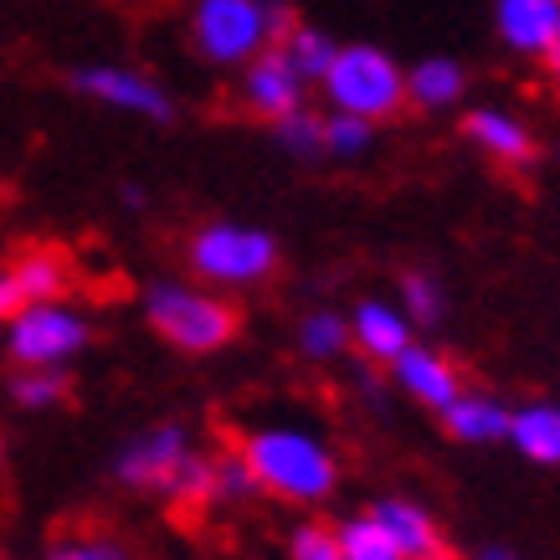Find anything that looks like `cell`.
Masks as SVG:
<instances>
[{"label":"cell","instance_id":"cell-1","mask_svg":"<svg viewBox=\"0 0 560 560\" xmlns=\"http://www.w3.org/2000/svg\"><path fill=\"white\" fill-rule=\"evenodd\" d=\"M237 453L247 463V474H253L257 493H272L283 504L314 510V504H324L329 493L340 489V458L314 427L299 422L253 427Z\"/></svg>","mask_w":560,"mask_h":560},{"label":"cell","instance_id":"cell-2","mask_svg":"<svg viewBox=\"0 0 560 560\" xmlns=\"http://www.w3.org/2000/svg\"><path fill=\"white\" fill-rule=\"evenodd\" d=\"M299 26L289 0H190V47L211 68H247Z\"/></svg>","mask_w":560,"mask_h":560},{"label":"cell","instance_id":"cell-3","mask_svg":"<svg viewBox=\"0 0 560 560\" xmlns=\"http://www.w3.org/2000/svg\"><path fill=\"white\" fill-rule=\"evenodd\" d=\"M139 308H144V324L180 355H217L242 329V314L226 293L186 283V278H154Z\"/></svg>","mask_w":560,"mask_h":560},{"label":"cell","instance_id":"cell-4","mask_svg":"<svg viewBox=\"0 0 560 560\" xmlns=\"http://www.w3.org/2000/svg\"><path fill=\"white\" fill-rule=\"evenodd\" d=\"M283 262V247L268 226H253V221H206L196 226L186 242V268L196 272L190 283L201 289H257L268 283Z\"/></svg>","mask_w":560,"mask_h":560},{"label":"cell","instance_id":"cell-5","mask_svg":"<svg viewBox=\"0 0 560 560\" xmlns=\"http://www.w3.org/2000/svg\"><path fill=\"white\" fill-rule=\"evenodd\" d=\"M319 88L329 98V114H350L365 124H386L407 108V68L371 42H345Z\"/></svg>","mask_w":560,"mask_h":560},{"label":"cell","instance_id":"cell-6","mask_svg":"<svg viewBox=\"0 0 560 560\" xmlns=\"http://www.w3.org/2000/svg\"><path fill=\"white\" fill-rule=\"evenodd\" d=\"M0 345L11 371H72V360L93 345V319L72 299L26 304L11 324H0Z\"/></svg>","mask_w":560,"mask_h":560},{"label":"cell","instance_id":"cell-7","mask_svg":"<svg viewBox=\"0 0 560 560\" xmlns=\"http://www.w3.org/2000/svg\"><path fill=\"white\" fill-rule=\"evenodd\" d=\"M190 453H196V442H190L186 422H150L129 442H119V453L108 458V478L139 499H171Z\"/></svg>","mask_w":560,"mask_h":560},{"label":"cell","instance_id":"cell-8","mask_svg":"<svg viewBox=\"0 0 560 560\" xmlns=\"http://www.w3.org/2000/svg\"><path fill=\"white\" fill-rule=\"evenodd\" d=\"M72 93L88 103H98L108 114L124 119H144V124H171L175 119V98L165 83H154L144 68H124V62H88L72 68Z\"/></svg>","mask_w":560,"mask_h":560},{"label":"cell","instance_id":"cell-9","mask_svg":"<svg viewBox=\"0 0 560 560\" xmlns=\"http://www.w3.org/2000/svg\"><path fill=\"white\" fill-rule=\"evenodd\" d=\"M381 525V535L390 540V550L401 560H458V550L447 545L442 525L432 520L427 504L407 499V493H386V499H375L371 510H365Z\"/></svg>","mask_w":560,"mask_h":560},{"label":"cell","instance_id":"cell-10","mask_svg":"<svg viewBox=\"0 0 560 560\" xmlns=\"http://www.w3.org/2000/svg\"><path fill=\"white\" fill-rule=\"evenodd\" d=\"M304 93H308V83L283 62L278 47L257 51L253 62L242 68V108L257 114L262 124H278V119H289V114H299Z\"/></svg>","mask_w":560,"mask_h":560},{"label":"cell","instance_id":"cell-11","mask_svg":"<svg viewBox=\"0 0 560 560\" xmlns=\"http://www.w3.org/2000/svg\"><path fill=\"white\" fill-rule=\"evenodd\" d=\"M390 381H396V390H401V396H411V401H417V407H427V411H447V407H453V396H463L458 365L442 355V350L417 345V340L390 360Z\"/></svg>","mask_w":560,"mask_h":560},{"label":"cell","instance_id":"cell-12","mask_svg":"<svg viewBox=\"0 0 560 560\" xmlns=\"http://www.w3.org/2000/svg\"><path fill=\"white\" fill-rule=\"evenodd\" d=\"M493 32L514 57H545L560 36V0H493Z\"/></svg>","mask_w":560,"mask_h":560},{"label":"cell","instance_id":"cell-13","mask_svg":"<svg viewBox=\"0 0 560 560\" xmlns=\"http://www.w3.org/2000/svg\"><path fill=\"white\" fill-rule=\"evenodd\" d=\"M463 135H468V144H478L489 160L510 165V171H525V165H535V154H540L529 124L520 114H510V108H468L463 114Z\"/></svg>","mask_w":560,"mask_h":560},{"label":"cell","instance_id":"cell-14","mask_svg":"<svg viewBox=\"0 0 560 560\" xmlns=\"http://www.w3.org/2000/svg\"><path fill=\"white\" fill-rule=\"evenodd\" d=\"M345 324H350V350H360L371 365H390L411 345V319L386 299H360Z\"/></svg>","mask_w":560,"mask_h":560},{"label":"cell","instance_id":"cell-15","mask_svg":"<svg viewBox=\"0 0 560 560\" xmlns=\"http://www.w3.org/2000/svg\"><path fill=\"white\" fill-rule=\"evenodd\" d=\"M442 417V432L453 442H468V447H489V442H504L510 432V407L493 396V390H468L453 396V407L438 411Z\"/></svg>","mask_w":560,"mask_h":560},{"label":"cell","instance_id":"cell-16","mask_svg":"<svg viewBox=\"0 0 560 560\" xmlns=\"http://www.w3.org/2000/svg\"><path fill=\"white\" fill-rule=\"evenodd\" d=\"M5 268H11V278H16V289L26 304H57V299H68L72 283H78L72 257L62 253V247H21Z\"/></svg>","mask_w":560,"mask_h":560},{"label":"cell","instance_id":"cell-17","mask_svg":"<svg viewBox=\"0 0 560 560\" xmlns=\"http://www.w3.org/2000/svg\"><path fill=\"white\" fill-rule=\"evenodd\" d=\"M520 458L540 463V468H560V401H525L510 407V432H504Z\"/></svg>","mask_w":560,"mask_h":560},{"label":"cell","instance_id":"cell-18","mask_svg":"<svg viewBox=\"0 0 560 560\" xmlns=\"http://www.w3.org/2000/svg\"><path fill=\"white\" fill-rule=\"evenodd\" d=\"M463 93H468V72H463L458 57H422V62L407 72V103H417L422 114L458 108Z\"/></svg>","mask_w":560,"mask_h":560},{"label":"cell","instance_id":"cell-19","mask_svg":"<svg viewBox=\"0 0 560 560\" xmlns=\"http://www.w3.org/2000/svg\"><path fill=\"white\" fill-rule=\"evenodd\" d=\"M278 51H283V62H289L304 83H319L324 72H329V62H335V51H340V42L324 32V26H308V21H299L283 42H278Z\"/></svg>","mask_w":560,"mask_h":560},{"label":"cell","instance_id":"cell-20","mask_svg":"<svg viewBox=\"0 0 560 560\" xmlns=\"http://www.w3.org/2000/svg\"><path fill=\"white\" fill-rule=\"evenodd\" d=\"M299 355L314 360V365H329V360H340L345 350H350V324H345V314H335V308H308L304 319H299Z\"/></svg>","mask_w":560,"mask_h":560},{"label":"cell","instance_id":"cell-21","mask_svg":"<svg viewBox=\"0 0 560 560\" xmlns=\"http://www.w3.org/2000/svg\"><path fill=\"white\" fill-rule=\"evenodd\" d=\"M5 396L16 411H57L72 401V375L68 371H11Z\"/></svg>","mask_w":560,"mask_h":560},{"label":"cell","instance_id":"cell-22","mask_svg":"<svg viewBox=\"0 0 560 560\" xmlns=\"http://www.w3.org/2000/svg\"><path fill=\"white\" fill-rule=\"evenodd\" d=\"M42 560H135V550L114 529H68L42 550Z\"/></svg>","mask_w":560,"mask_h":560},{"label":"cell","instance_id":"cell-23","mask_svg":"<svg viewBox=\"0 0 560 560\" xmlns=\"http://www.w3.org/2000/svg\"><path fill=\"white\" fill-rule=\"evenodd\" d=\"M396 308L411 319V329H417V324H442V314H447V289H442L427 268H411V272H401V304Z\"/></svg>","mask_w":560,"mask_h":560},{"label":"cell","instance_id":"cell-24","mask_svg":"<svg viewBox=\"0 0 560 560\" xmlns=\"http://www.w3.org/2000/svg\"><path fill=\"white\" fill-rule=\"evenodd\" d=\"M257 493L253 474H247V463H242L237 447H226V453H211V510H237Z\"/></svg>","mask_w":560,"mask_h":560},{"label":"cell","instance_id":"cell-25","mask_svg":"<svg viewBox=\"0 0 560 560\" xmlns=\"http://www.w3.org/2000/svg\"><path fill=\"white\" fill-rule=\"evenodd\" d=\"M272 139H278V150H289L293 160H324V114H314L304 103L299 114L272 124Z\"/></svg>","mask_w":560,"mask_h":560},{"label":"cell","instance_id":"cell-26","mask_svg":"<svg viewBox=\"0 0 560 560\" xmlns=\"http://www.w3.org/2000/svg\"><path fill=\"white\" fill-rule=\"evenodd\" d=\"M375 150V124L350 114H324V160H365Z\"/></svg>","mask_w":560,"mask_h":560},{"label":"cell","instance_id":"cell-27","mask_svg":"<svg viewBox=\"0 0 560 560\" xmlns=\"http://www.w3.org/2000/svg\"><path fill=\"white\" fill-rule=\"evenodd\" d=\"M335 535H340V556L345 560H401L396 550H390V540L381 535V525H375L371 514H355V520L335 525Z\"/></svg>","mask_w":560,"mask_h":560},{"label":"cell","instance_id":"cell-28","mask_svg":"<svg viewBox=\"0 0 560 560\" xmlns=\"http://www.w3.org/2000/svg\"><path fill=\"white\" fill-rule=\"evenodd\" d=\"M171 504H180V510H211V453H190L186 468H180V478H175L171 489Z\"/></svg>","mask_w":560,"mask_h":560},{"label":"cell","instance_id":"cell-29","mask_svg":"<svg viewBox=\"0 0 560 560\" xmlns=\"http://www.w3.org/2000/svg\"><path fill=\"white\" fill-rule=\"evenodd\" d=\"M289 560H345V556H340V535H335V525L304 520V525L289 535Z\"/></svg>","mask_w":560,"mask_h":560},{"label":"cell","instance_id":"cell-30","mask_svg":"<svg viewBox=\"0 0 560 560\" xmlns=\"http://www.w3.org/2000/svg\"><path fill=\"white\" fill-rule=\"evenodd\" d=\"M26 308V299H21V289H16V278H11V268L0 262V324H11Z\"/></svg>","mask_w":560,"mask_h":560},{"label":"cell","instance_id":"cell-31","mask_svg":"<svg viewBox=\"0 0 560 560\" xmlns=\"http://www.w3.org/2000/svg\"><path fill=\"white\" fill-rule=\"evenodd\" d=\"M478 560H525V556H520L514 545H483V550H478Z\"/></svg>","mask_w":560,"mask_h":560},{"label":"cell","instance_id":"cell-32","mask_svg":"<svg viewBox=\"0 0 560 560\" xmlns=\"http://www.w3.org/2000/svg\"><path fill=\"white\" fill-rule=\"evenodd\" d=\"M540 62H545V72H550V83L560 88V36H556V42H550V51H545Z\"/></svg>","mask_w":560,"mask_h":560},{"label":"cell","instance_id":"cell-33","mask_svg":"<svg viewBox=\"0 0 560 560\" xmlns=\"http://www.w3.org/2000/svg\"><path fill=\"white\" fill-rule=\"evenodd\" d=\"M119 201L129 206V211H139V206H144V190H139V186H124V190H119Z\"/></svg>","mask_w":560,"mask_h":560},{"label":"cell","instance_id":"cell-34","mask_svg":"<svg viewBox=\"0 0 560 560\" xmlns=\"http://www.w3.org/2000/svg\"><path fill=\"white\" fill-rule=\"evenodd\" d=\"M0 483H5V438H0Z\"/></svg>","mask_w":560,"mask_h":560}]
</instances>
